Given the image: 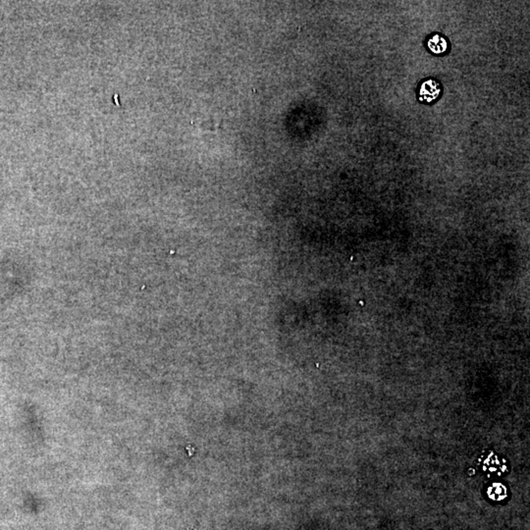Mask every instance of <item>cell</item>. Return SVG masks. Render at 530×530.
I'll list each match as a JSON object with an SVG mask.
<instances>
[{"label": "cell", "instance_id": "2", "mask_svg": "<svg viewBox=\"0 0 530 530\" xmlns=\"http://www.w3.org/2000/svg\"><path fill=\"white\" fill-rule=\"evenodd\" d=\"M428 46L434 53H443L447 49V43L443 38L435 36L429 40Z\"/></svg>", "mask_w": 530, "mask_h": 530}, {"label": "cell", "instance_id": "3", "mask_svg": "<svg viewBox=\"0 0 530 530\" xmlns=\"http://www.w3.org/2000/svg\"><path fill=\"white\" fill-rule=\"evenodd\" d=\"M494 486L495 487H492L489 490V497L491 499H493V500H496V501H500V500L504 499L506 497L505 488L501 487L502 485H500V484H497V485H494Z\"/></svg>", "mask_w": 530, "mask_h": 530}, {"label": "cell", "instance_id": "1", "mask_svg": "<svg viewBox=\"0 0 530 530\" xmlns=\"http://www.w3.org/2000/svg\"><path fill=\"white\" fill-rule=\"evenodd\" d=\"M420 94H421V97L425 99L426 101H431L435 99V97L438 96L439 87L435 82L428 81L422 85Z\"/></svg>", "mask_w": 530, "mask_h": 530}]
</instances>
